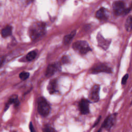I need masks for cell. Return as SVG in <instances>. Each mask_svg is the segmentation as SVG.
<instances>
[{"label":"cell","mask_w":132,"mask_h":132,"mask_svg":"<svg viewBox=\"0 0 132 132\" xmlns=\"http://www.w3.org/2000/svg\"><path fill=\"white\" fill-rule=\"evenodd\" d=\"M46 33V25L41 22H35L29 29V35L32 40H35L42 37Z\"/></svg>","instance_id":"6da1fadb"},{"label":"cell","mask_w":132,"mask_h":132,"mask_svg":"<svg viewBox=\"0 0 132 132\" xmlns=\"http://www.w3.org/2000/svg\"><path fill=\"white\" fill-rule=\"evenodd\" d=\"M50 109V106L45 97H39L37 100V110L39 114L43 117H47L49 114Z\"/></svg>","instance_id":"7a4b0ae2"},{"label":"cell","mask_w":132,"mask_h":132,"mask_svg":"<svg viewBox=\"0 0 132 132\" xmlns=\"http://www.w3.org/2000/svg\"><path fill=\"white\" fill-rule=\"evenodd\" d=\"M73 48L82 55H85L92 50L88 43L86 41H77L73 45Z\"/></svg>","instance_id":"3957f363"},{"label":"cell","mask_w":132,"mask_h":132,"mask_svg":"<svg viewBox=\"0 0 132 132\" xmlns=\"http://www.w3.org/2000/svg\"><path fill=\"white\" fill-rule=\"evenodd\" d=\"M90 72L93 74H97V73L101 72L111 73H112V69L106 63L99 62L92 67Z\"/></svg>","instance_id":"277c9868"},{"label":"cell","mask_w":132,"mask_h":132,"mask_svg":"<svg viewBox=\"0 0 132 132\" xmlns=\"http://www.w3.org/2000/svg\"><path fill=\"white\" fill-rule=\"evenodd\" d=\"M100 89V86L98 85H95L91 88L88 95V100L90 103H96L99 101Z\"/></svg>","instance_id":"5b68a950"},{"label":"cell","mask_w":132,"mask_h":132,"mask_svg":"<svg viewBox=\"0 0 132 132\" xmlns=\"http://www.w3.org/2000/svg\"><path fill=\"white\" fill-rule=\"evenodd\" d=\"M125 3L123 1H117L114 2L112 4V8L114 14L116 16H119L123 14L125 8Z\"/></svg>","instance_id":"8992f818"},{"label":"cell","mask_w":132,"mask_h":132,"mask_svg":"<svg viewBox=\"0 0 132 132\" xmlns=\"http://www.w3.org/2000/svg\"><path fill=\"white\" fill-rule=\"evenodd\" d=\"M96 39L98 46L104 50H107L109 47L111 43V40L106 39L101 34L99 33L96 36Z\"/></svg>","instance_id":"52a82bcc"},{"label":"cell","mask_w":132,"mask_h":132,"mask_svg":"<svg viewBox=\"0 0 132 132\" xmlns=\"http://www.w3.org/2000/svg\"><path fill=\"white\" fill-rule=\"evenodd\" d=\"M117 117V114H113L107 117L104 122L102 125L101 128L105 129L107 130H110L111 127L113 126L115 123L116 119Z\"/></svg>","instance_id":"ba28073f"},{"label":"cell","mask_w":132,"mask_h":132,"mask_svg":"<svg viewBox=\"0 0 132 132\" xmlns=\"http://www.w3.org/2000/svg\"><path fill=\"white\" fill-rule=\"evenodd\" d=\"M60 65L59 63H52L48 65L47 68L45 75L47 77H50L55 74V73L59 70Z\"/></svg>","instance_id":"9c48e42d"},{"label":"cell","mask_w":132,"mask_h":132,"mask_svg":"<svg viewBox=\"0 0 132 132\" xmlns=\"http://www.w3.org/2000/svg\"><path fill=\"white\" fill-rule=\"evenodd\" d=\"M90 102L88 99H82L79 103V109L83 115H87L89 112Z\"/></svg>","instance_id":"30bf717a"},{"label":"cell","mask_w":132,"mask_h":132,"mask_svg":"<svg viewBox=\"0 0 132 132\" xmlns=\"http://www.w3.org/2000/svg\"><path fill=\"white\" fill-rule=\"evenodd\" d=\"M108 11L105 8L102 7L96 12V17L100 20H106L108 18Z\"/></svg>","instance_id":"8fae6325"},{"label":"cell","mask_w":132,"mask_h":132,"mask_svg":"<svg viewBox=\"0 0 132 132\" xmlns=\"http://www.w3.org/2000/svg\"><path fill=\"white\" fill-rule=\"evenodd\" d=\"M47 89L50 94H53L57 91V80L53 79L51 80L47 87Z\"/></svg>","instance_id":"7c38bea8"},{"label":"cell","mask_w":132,"mask_h":132,"mask_svg":"<svg viewBox=\"0 0 132 132\" xmlns=\"http://www.w3.org/2000/svg\"><path fill=\"white\" fill-rule=\"evenodd\" d=\"M19 101L18 100V96L17 95H13L12 96L9 100H8L7 103L6 104V106L5 107V110H6L7 109V108L9 107V106L11 104H14V106H18L19 105Z\"/></svg>","instance_id":"4fadbf2b"},{"label":"cell","mask_w":132,"mask_h":132,"mask_svg":"<svg viewBox=\"0 0 132 132\" xmlns=\"http://www.w3.org/2000/svg\"><path fill=\"white\" fill-rule=\"evenodd\" d=\"M12 34V27L7 26L1 31V35L3 37H7L11 36Z\"/></svg>","instance_id":"5bb4252c"},{"label":"cell","mask_w":132,"mask_h":132,"mask_svg":"<svg viewBox=\"0 0 132 132\" xmlns=\"http://www.w3.org/2000/svg\"><path fill=\"white\" fill-rule=\"evenodd\" d=\"M76 34V31H72L70 34H69V35H67L65 36L64 39H63V42L65 45H67V44L69 43L72 40L73 37H74Z\"/></svg>","instance_id":"9a60e30c"},{"label":"cell","mask_w":132,"mask_h":132,"mask_svg":"<svg viewBox=\"0 0 132 132\" xmlns=\"http://www.w3.org/2000/svg\"><path fill=\"white\" fill-rule=\"evenodd\" d=\"M125 27L126 31L128 32H130L132 30V17L130 16L126 19V21L125 24Z\"/></svg>","instance_id":"2e32d148"},{"label":"cell","mask_w":132,"mask_h":132,"mask_svg":"<svg viewBox=\"0 0 132 132\" xmlns=\"http://www.w3.org/2000/svg\"><path fill=\"white\" fill-rule=\"evenodd\" d=\"M36 55H37L36 52L35 51H32L30 52H29L27 54L26 57V60L28 61H31L35 59Z\"/></svg>","instance_id":"e0dca14e"},{"label":"cell","mask_w":132,"mask_h":132,"mask_svg":"<svg viewBox=\"0 0 132 132\" xmlns=\"http://www.w3.org/2000/svg\"><path fill=\"white\" fill-rule=\"evenodd\" d=\"M29 76H30V73L27 72L23 71L20 73V74H19V77L22 81H25L27 80Z\"/></svg>","instance_id":"ac0fdd59"},{"label":"cell","mask_w":132,"mask_h":132,"mask_svg":"<svg viewBox=\"0 0 132 132\" xmlns=\"http://www.w3.org/2000/svg\"><path fill=\"white\" fill-rule=\"evenodd\" d=\"M61 62L62 64H66V63H68L70 62V60L67 56H64L61 58Z\"/></svg>","instance_id":"d6986e66"},{"label":"cell","mask_w":132,"mask_h":132,"mask_svg":"<svg viewBox=\"0 0 132 132\" xmlns=\"http://www.w3.org/2000/svg\"><path fill=\"white\" fill-rule=\"evenodd\" d=\"M44 132H55V130L54 129L52 128L50 126H46L45 128L43 129Z\"/></svg>","instance_id":"ffe728a7"},{"label":"cell","mask_w":132,"mask_h":132,"mask_svg":"<svg viewBox=\"0 0 132 132\" xmlns=\"http://www.w3.org/2000/svg\"><path fill=\"white\" fill-rule=\"evenodd\" d=\"M128 78H129V74H126L123 77V78H122V84H126V83L127 82V80H128Z\"/></svg>","instance_id":"44dd1931"},{"label":"cell","mask_w":132,"mask_h":132,"mask_svg":"<svg viewBox=\"0 0 132 132\" xmlns=\"http://www.w3.org/2000/svg\"><path fill=\"white\" fill-rule=\"evenodd\" d=\"M29 127H30V131L32 132H35V130H34V126L32 124V122H31L30 124V126H29Z\"/></svg>","instance_id":"7402d4cb"},{"label":"cell","mask_w":132,"mask_h":132,"mask_svg":"<svg viewBox=\"0 0 132 132\" xmlns=\"http://www.w3.org/2000/svg\"><path fill=\"white\" fill-rule=\"evenodd\" d=\"M101 118V116H100V117H99V118L96 120V122L95 123V124H94V126H93V127H95V126H96V125L97 124H98V123H99V122H100V121Z\"/></svg>","instance_id":"603a6c76"},{"label":"cell","mask_w":132,"mask_h":132,"mask_svg":"<svg viewBox=\"0 0 132 132\" xmlns=\"http://www.w3.org/2000/svg\"><path fill=\"white\" fill-rule=\"evenodd\" d=\"M33 1V0H28V1H29V2H32Z\"/></svg>","instance_id":"cb8c5ba5"}]
</instances>
